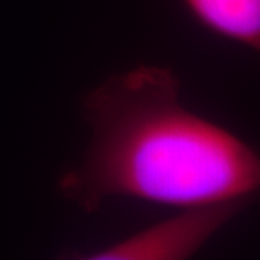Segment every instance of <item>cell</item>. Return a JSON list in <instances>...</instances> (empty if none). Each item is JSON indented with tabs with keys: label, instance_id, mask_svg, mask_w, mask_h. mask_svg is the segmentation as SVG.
<instances>
[{
	"label": "cell",
	"instance_id": "6da1fadb",
	"mask_svg": "<svg viewBox=\"0 0 260 260\" xmlns=\"http://www.w3.org/2000/svg\"><path fill=\"white\" fill-rule=\"evenodd\" d=\"M81 115L88 144L56 186L85 213L112 200L179 210L260 193V152L186 107L171 68L139 64L108 76L85 95Z\"/></svg>",
	"mask_w": 260,
	"mask_h": 260
},
{
	"label": "cell",
	"instance_id": "7a4b0ae2",
	"mask_svg": "<svg viewBox=\"0 0 260 260\" xmlns=\"http://www.w3.org/2000/svg\"><path fill=\"white\" fill-rule=\"evenodd\" d=\"M250 201H226L216 205L179 208V213L88 252L68 258L81 260H184L208 245Z\"/></svg>",
	"mask_w": 260,
	"mask_h": 260
},
{
	"label": "cell",
	"instance_id": "3957f363",
	"mask_svg": "<svg viewBox=\"0 0 260 260\" xmlns=\"http://www.w3.org/2000/svg\"><path fill=\"white\" fill-rule=\"evenodd\" d=\"M210 34L260 56V0H179Z\"/></svg>",
	"mask_w": 260,
	"mask_h": 260
}]
</instances>
